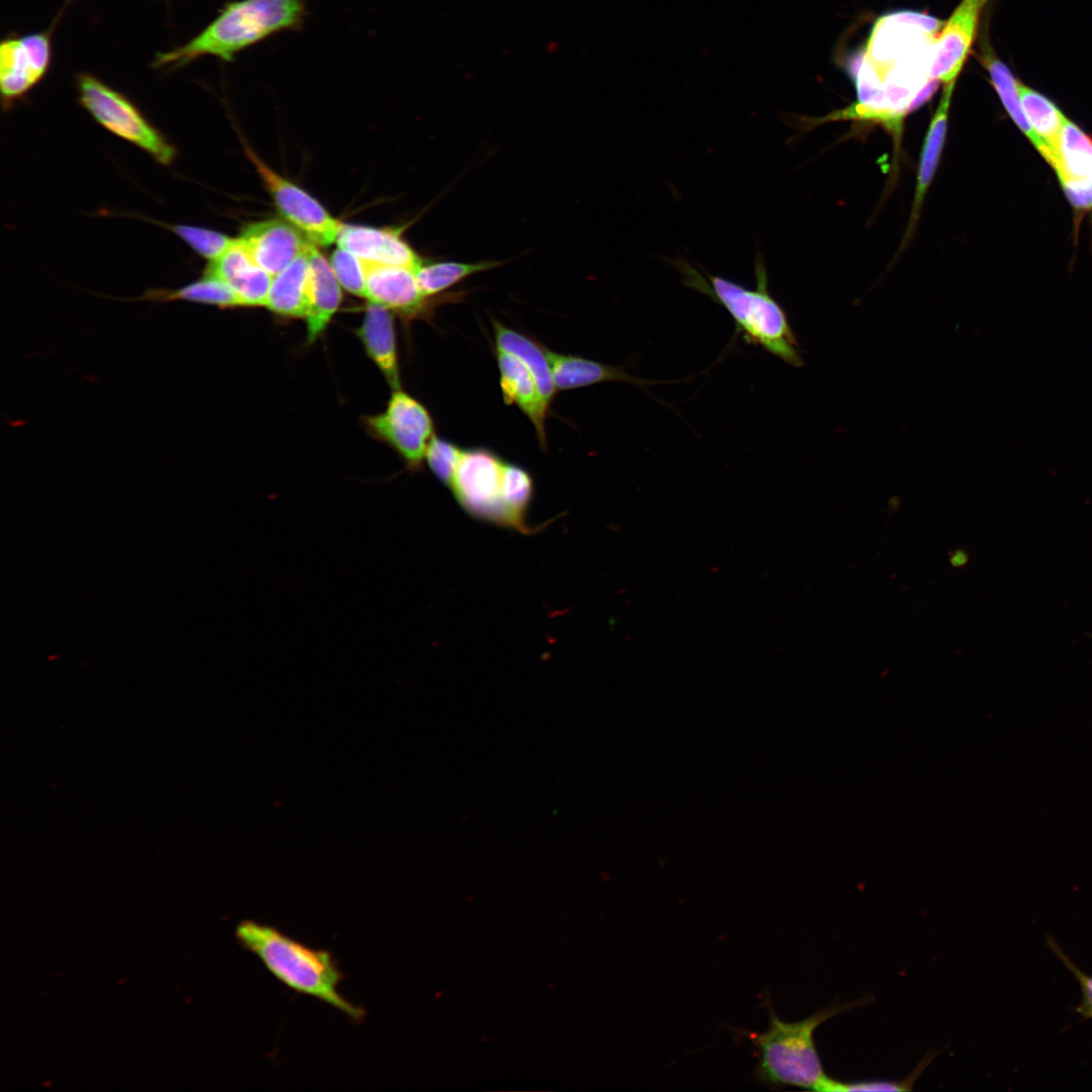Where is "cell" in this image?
<instances>
[{"label":"cell","mask_w":1092,"mask_h":1092,"mask_svg":"<svg viewBox=\"0 0 1092 1092\" xmlns=\"http://www.w3.org/2000/svg\"><path fill=\"white\" fill-rule=\"evenodd\" d=\"M988 0H962L934 39L928 76L943 84L957 80L975 40Z\"/></svg>","instance_id":"10"},{"label":"cell","mask_w":1092,"mask_h":1092,"mask_svg":"<svg viewBox=\"0 0 1092 1092\" xmlns=\"http://www.w3.org/2000/svg\"><path fill=\"white\" fill-rule=\"evenodd\" d=\"M371 434L392 447L412 469H419L434 437L428 410L415 397L394 389L384 412L365 420Z\"/></svg>","instance_id":"7"},{"label":"cell","mask_w":1092,"mask_h":1092,"mask_svg":"<svg viewBox=\"0 0 1092 1092\" xmlns=\"http://www.w3.org/2000/svg\"><path fill=\"white\" fill-rule=\"evenodd\" d=\"M954 84L956 81L944 84L938 107L936 108V111L931 118L928 130L925 135L919 161L914 201L906 235L907 238L911 236L916 220L919 217L924 196L929 185L931 184L940 159L941 151L945 140L948 111L950 107L951 96L954 90Z\"/></svg>","instance_id":"20"},{"label":"cell","mask_w":1092,"mask_h":1092,"mask_svg":"<svg viewBox=\"0 0 1092 1092\" xmlns=\"http://www.w3.org/2000/svg\"><path fill=\"white\" fill-rule=\"evenodd\" d=\"M76 85L80 104L99 124L161 165L173 163L175 147L126 96L90 74L78 75Z\"/></svg>","instance_id":"5"},{"label":"cell","mask_w":1092,"mask_h":1092,"mask_svg":"<svg viewBox=\"0 0 1092 1092\" xmlns=\"http://www.w3.org/2000/svg\"><path fill=\"white\" fill-rule=\"evenodd\" d=\"M145 297L155 300H185L216 305L218 307L241 306L232 288L219 278L204 273L203 276L175 290H153Z\"/></svg>","instance_id":"26"},{"label":"cell","mask_w":1092,"mask_h":1092,"mask_svg":"<svg viewBox=\"0 0 1092 1092\" xmlns=\"http://www.w3.org/2000/svg\"><path fill=\"white\" fill-rule=\"evenodd\" d=\"M46 32L4 39L0 46V89L4 106L22 97L46 75L51 64Z\"/></svg>","instance_id":"9"},{"label":"cell","mask_w":1092,"mask_h":1092,"mask_svg":"<svg viewBox=\"0 0 1092 1092\" xmlns=\"http://www.w3.org/2000/svg\"><path fill=\"white\" fill-rule=\"evenodd\" d=\"M873 1001L872 996H864L841 1004L834 1002L804 1019L789 1022L778 1016L772 1002L766 997L763 1003L768 1013V1026L763 1032L731 1029L737 1037L746 1038L754 1045L756 1064L752 1075L757 1084L769 1090L794 1087L827 1092L832 1078L824 1071L814 1033L827 1020Z\"/></svg>","instance_id":"2"},{"label":"cell","mask_w":1092,"mask_h":1092,"mask_svg":"<svg viewBox=\"0 0 1092 1092\" xmlns=\"http://www.w3.org/2000/svg\"><path fill=\"white\" fill-rule=\"evenodd\" d=\"M310 251L273 276L265 306L274 313L286 317H306L309 306Z\"/></svg>","instance_id":"21"},{"label":"cell","mask_w":1092,"mask_h":1092,"mask_svg":"<svg viewBox=\"0 0 1092 1092\" xmlns=\"http://www.w3.org/2000/svg\"><path fill=\"white\" fill-rule=\"evenodd\" d=\"M309 306L305 321L307 342L311 343L326 330L337 311L342 291L330 262L317 250L316 245L309 253Z\"/></svg>","instance_id":"19"},{"label":"cell","mask_w":1092,"mask_h":1092,"mask_svg":"<svg viewBox=\"0 0 1092 1092\" xmlns=\"http://www.w3.org/2000/svg\"><path fill=\"white\" fill-rule=\"evenodd\" d=\"M246 154L286 221L315 245L328 246L337 241L341 221L310 194L270 168L252 149L246 147Z\"/></svg>","instance_id":"8"},{"label":"cell","mask_w":1092,"mask_h":1092,"mask_svg":"<svg viewBox=\"0 0 1092 1092\" xmlns=\"http://www.w3.org/2000/svg\"><path fill=\"white\" fill-rule=\"evenodd\" d=\"M503 263L495 260H482L478 262L424 261L415 269L416 277L421 291L426 297H433L449 289L463 279L482 271L500 266Z\"/></svg>","instance_id":"24"},{"label":"cell","mask_w":1092,"mask_h":1092,"mask_svg":"<svg viewBox=\"0 0 1092 1092\" xmlns=\"http://www.w3.org/2000/svg\"><path fill=\"white\" fill-rule=\"evenodd\" d=\"M492 327L496 349L511 353L525 363L534 376L543 403L549 408L557 389L547 348L495 320H492Z\"/></svg>","instance_id":"22"},{"label":"cell","mask_w":1092,"mask_h":1092,"mask_svg":"<svg viewBox=\"0 0 1092 1092\" xmlns=\"http://www.w3.org/2000/svg\"><path fill=\"white\" fill-rule=\"evenodd\" d=\"M306 16L305 0L231 1L188 42L158 54L154 66L178 68L204 56L232 62L241 52L275 34L301 29Z\"/></svg>","instance_id":"3"},{"label":"cell","mask_w":1092,"mask_h":1092,"mask_svg":"<svg viewBox=\"0 0 1092 1092\" xmlns=\"http://www.w3.org/2000/svg\"><path fill=\"white\" fill-rule=\"evenodd\" d=\"M1018 90L1021 106L1031 129L1055 157V149L1066 116L1052 100L1038 91L1020 82Z\"/></svg>","instance_id":"25"},{"label":"cell","mask_w":1092,"mask_h":1092,"mask_svg":"<svg viewBox=\"0 0 1092 1092\" xmlns=\"http://www.w3.org/2000/svg\"><path fill=\"white\" fill-rule=\"evenodd\" d=\"M330 264L340 285L357 296H365L366 265L351 252L338 248L333 253Z\"/></svg>","instance_id":"30"},{"label":"cell","mask_w":1092,"mask_h":1092,"mask_svg":"<svg viewBox=\"0 0 1092 1092\" xmlns=\"http://www.w3.org/2000/svg\"><path fill=\"white\" fill-rule=\"evenodd\" d=\"M462 451L458 446L435 436L428 445L425 459L434 474L449 487L452 485Z\"/></svg>","instance_id":"31"},{"label":"cell","mask_w":1092,"mask_h":1092,"mask_svg":"<svg viewBox=\"0 0 1092 1092\" xmlns=\"http://www.w3.org/2000/svg\"><path fill=\"white\" fill-rule=\"evenodd\" d=\"M343 248L366 263L396 265L416 269L420 255L402 238L401 230L376 229L342 223L337 241Z\"/></svg>","instance_id":"14"},{"label":"cell","mask_w":1092,"mask_h":1092,"mask_svg":"<svg viewBox=\"0 0 1092 1092\" xmlns=\"http://www.w3.org/2000/svg\"><path fill=\"white\" fill-rule=\"evenodd\" d=\"M239 239L253 260L272 276L315 246L291 223L277 218L250 223Z\"/></svg>","instance_id":"12"},{"label":"cell","mask_w":1092,"mask_h":1092,"mask_svg":"<svg viewBox=\"0 0 1092 1092\" xmlns=\"http://www.w3.org/2000/svg\"><path fill=\"white\" fill-rule=\"evenodd\" d=\"M242 947L253 953L279 982L298 994L317 999L354 1021L365 1016L363 1008L339 991L344 975L333 956L310 947L271 925L243 920L236 927Z\"/></svg>","instance_id":"4"},{"label":"cell","mask_w":1092,"mask_h":1092,"mask_svg":"<svg viewBox=\"0 0 1092 1092\" xmlns=\"http://www.w3.org/2000/svg\"><path fill=\"white\" fill-rule=\"evenodd\" d=\"M981 61L988 70L991 83L1008 115L1052 167L1055 160L1054 154L1033 132L1023 112L1018 90L1019 81L988 46H985L982 50Z\"/></svg>","instance_id":"23"},{"label":"cell","mask_w":1092,"mask_h":1092,"mask_svg":"<svg viewBox=\"0 0 1092 1092\" xmlns=\"http://www.w3.org/2000/svg\"><path fill=\"white\" fill-rule=\"evenodd\" d=\"M499 382L504 400L516 404L532 422L540 444L546 446L545 417L549 408L543 403L530 369L515 355L496 349Z\"/></svg>","instance_id":"16"},{"label":"cell","mask_w":1092,"mask_h":1092,"mask_svg":"<svg viewBox=\"0 0 1092 1092\" xmlns=\"http://www.w3.org/2000/svg\"><path fill=\"white\" fill-rule=\"evenodd\" d=\"M357 335L389 385L393 389L400 388L395 331L389 309L369 302Z\"/></svg>","instance_id":"18"},{"label":"cell","mask_w":1092,"mask_h":1092,"mask_svg":"<svg viewBox=\"0 0 1092 1092\" xmlns=\"http://www.w3.org/2000/svg\"><path fill=\"white\" fill-rule=\"evenodd\" d=\"M168 229L198 255L209 261L218 258L236 239L213 230L190 224H169Z\"/></svg>","instance_id":"28"},{"label":"cell","mask_w":1092,"mask_h":1092,"mask_svg":"<svg viewBox=\"0 0 1092 1092\" xmlns=\"http://www.w3.org/2000/svg\"><path fill=\"white\" fill-rule=\"evenodd\" d=\"M204 273L226 283L241 306H265L273 276L253 260L239 238L218 258L209 261Z\"/></svg>","instance_id":"15"},{"label":"cell","mask_w":1092,"mask_h":1092,"mask_svg":"<svg viewBox=\"0 0 1092 1092\" xmlns=\"http://www.w3.org/2000/svg\"><path fill=\"white\" fill-rule=\"evenodd\" d=\"M546 351L557 390L575 389L609 381L626 382L646 390L650 385L663 383L634 376L623 366H611L579 356L557 354L549 349Z\"/></svg>","instance_id":"17"},{"label":"cell","mask_w":1092,"mask_h":1092,"mask_svg":"<svg viewBox=\"0 0 1092 1092\" xmlns=\"http://www.w3.org/2000/svg\"><path fill=\"white\" fill-rule=\"evenodd\" d=\"M1052 168L1070 204L1079 211L1092 209V136L1069 119L1061 129Z\"/></svg>","instance_id":"11"},{"label":"cell","mask_w":1092,"mask_h":1092,"mask_svg":"<svg viewBox=\"0 0 1092 1092\" xmlns=\"http://www.w3.org/2000/svg\"><path fill=\"white\" fill-rule=\"evenodd\" d=\"M365 265V297L369 302L410 317L431 308L430 298L421 291L415 269L366 262Z\"/></svg>","instance_id":"13"},{"label":"cell","mask_w":1092,"mask_h":1092,"mask_svg":"<svg viewBox=\"0 0 1092 1092\" xmlns=\"http://www.w3.org/2000/svg\"><path fill=\"white\" fill-rule=\"evenodd\" d=\"M533 495V480L523 468L505 462L502 477V497L512 528L526 532L525 514Z\"/></svg>","instance_id":"27"},{"label":"cell","mask_w":1092,"mask_h":1092,"mask_svg":"<svg viewBox=\"0 0 1092 1092\" xmlns=\"http://www.w3.org/2000/svg\"><path fill=\"white\" fill-rule=\"evenodd\" d=\"M504 464L486 449L463 450L451 489L473 517L512 527L502 497Z\"/></svg>","instance_id":"6"},{"label":"cell","mask_w":1092,"mask_h":1092,"mask_svg":"<svg viewBox=\"0 0 1092 1092\" xmlns=\"http://www.w3.org/2000/svg\"><path fill=\"white\" fill-rule=\"evenodd\" d=\"M1056 953L1064 962V964L1071 970L1078 980L1083 1000L1078 1007V1012L1085 1017H1092V977L1081 972L1075 965L1062 952L1056 945H1053Z\"/></svg>","instance_id":"32"},{"label":"cell","mask_w":1092,"mask_h":1092,"mask_svg":"<svg viewBox=\"0 0 1092 1092\" xmlns=\"http://www.w3.org/2000/svg\"><path fill=\"white\" fill-rule=\"evenodd\" d=\"M937 1053L928 1052L911 1074L902 1080H863V1081H838L831 1079L827 1092H855V1091H910L922 1072L935 1059Z\"/></svg>","instance_id":"29"},{"label":"cell","mask_w":1092,"mask_h":1092,"mask_svg":"<svg viewBox=\"0 0 1092 1092\" xmlns=\"http://www.w3.org/2000/svg\"><path fill=\"white\" fill-rule=\"evenodd\" d=\"M666 262L679 273L685 286L707 295L729 313L735 334L745 343L760 347L793 367L804 365L788 314L769 291L767 267L758 250L753 263L754 289L713 275L701 266L697 268L684 257Z\"/></svg>","instance_id":"1"},{"label":"cell","mask_w":1092,"mask_h":1092,"mask_svg":"<svg viewBox=\"0 0 1092 1092\" xmlns=\"http://www.w3.org/2000/svg\"><path fill=\"white\" fill-rule=\"evenodd\" d=\"M970 562V554L965 548H957L948 553V563L956 569H963Z\"/></svg>","instance_id":"33"}]
</instances>
